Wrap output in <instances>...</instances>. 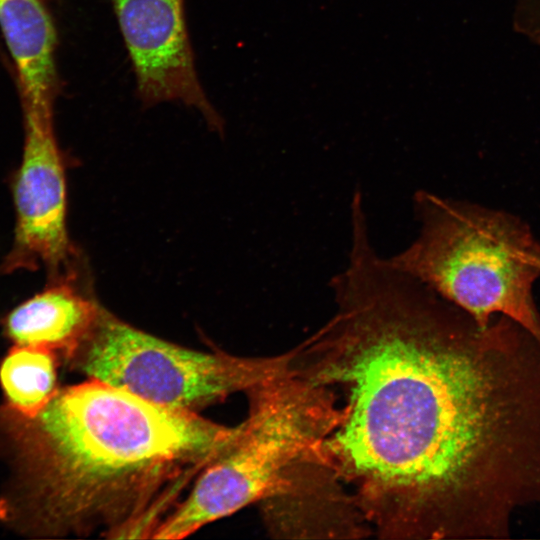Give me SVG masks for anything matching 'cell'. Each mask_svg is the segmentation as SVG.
I'll use <instances>...</instances> for the list:
<instances>
[{"mask_svg": "<svg viewBox=\"0 0 540 540\" xmlns=\"http://www.w3.org/2000/svg\"><path fill=\"white\" fill-rule=\"evenodd\" d=\"M335 310L292 348L310 451L382 539H506L540 507V342L481 324L350 232Z\"/></svg>", "mask_w": 540, "mask_h": 540, "instance_id": "6da1fadb", "label": "cell"}, {"mask_svg": "<svg viewBox=\"0 0 540 540\" xmlns=\"http://www.w3.org/2000/svg\"><path fill=\"white\" fill-rule=\"evenodd\" d=\"M239 431L94 379L58 389L33 416L0 405L11 470L0 519L33 537L151 538Z\"/></svg>", "mask_w": 540, "mask_h": 540, "instance_id": "7a4b0ae2", "label": "cell"}, {"mask_svg": "<svg viewBox=\"0 0 540 540\" xmlns=\"http://www.w3.org/2000/svg\"><path fill=\"white\" fill-rule=\"evenodd\" d=\"M418 232L388 259L481 324L506 316L540 342V241L511 213L418 190Z\"/></svg>", "mask_w": 540, "mask_h": 540, "instance_id": "3957f363", "label": "cell"}, {"mask_svg": "<svg viewBox=\"0 0 540 540\" xmlns=\"http://www.w3.org/2000/svg\"><path fill=\"white\" fill-rule=\"evenodd\" d=\"M249 411L230 445L196 478L151 539L185 538L259 502L317 437L312 393L288 367L246 392Z\"/></svg>", "mask_w": 540, "mask_h": 540, "instance_id": "277c9868", "label": "cell"}, {"mask_svg": "<svg viewBox=\"0 0 540 540\" xmlns=\"http://www.w3.org/2000/svg\"><path fill=\"white\" fill-rule=\"evenodd\" d=\"M292 350L243 357L187 349L101 311L67 362L89 379L153 404L194 411L252 387L285 370Z\"/></svg>", "mask_w": 540, "mask_h": 540, "instance_id": "5b68a950", "label": "cell"}, {"mask_svg": "<svg viewBox=\"0 0 540 540\" xmlns=\"http://www.w3.org/2000/svg\"><path fill=\"white\" fill-rule=\"evenodd\" d=\"M143 106L178 102L214 130L223 122L198 77L184 0H112Z\"/></svg>", "mask_w": 540, "mask_h": 540, "instance_id": "8992f818", "label": "cell"}, {"mask_svg": "<svg viewBox=\"0 0 540 540\" xmlns=\"http://www.w3.org/2000/svg\"><path fill=\"white\" fill-rule=\"evenodd\" d=\"M25 141L14 184L15 239L4 268L57 269L70 253L66 231V186L53 114L24 111Z\"/></svg>", "mask_w": 540, "mask_h": 540, "instance_id": "52a82bcc", "label": "cell"}, {"mask_svg": "<svg viewBox=\"0 0 540 540\" xmlns=\"http://www.w3.org/2000/svg\"><path fill=\"white\" fill-rule=\"evenodd\" d=\"M262 518L276 538H363L371 531L334 472L307 450L263 497Z\"/></svg>", "mask_w": 540, "mask_h": 540, "instance_id": "ba28073f", "label": "cell"}, {"mask_svg": "<svg viewBox=\"0 0 540 540\" xmlns=\"http://www.w3.org/2000/svg\"><path fill=\"white\" fill-rule=\"evenodd\" d=\"M0 27L14 61L24 111L53 114L60 91L57 35L44 0H0Z\"/></svg>", "mask_w": 540, "mask_h": 540, "instance_id": "9c48e42d", "label": "cell"}, {"mask_svg": "<svg viewBox=\"0 0 540 540\" xmlns=\"http://www.w3.org/2000/svg\"><path fill=\"white\" fill-rule=\"evenodd\" d=\"M100 310L68 283H57L28 299L4 322L16 345L61 353L67 360L93 327Z\"/></svg>", "mask_w": 540, "mask_h": 540, "instance_id": "30bf717a", "label": "cell"}, {"mask_svg": "<svg viewBox=\"0 0 540 540\" xmlns=\"http://www.w3.org/2000/svg\"><path fill=\"white\" fill-rule=\"evenodd\" d=\"M55 356L45 348L15 344L0 365L5 405L24 416L42 410L58 390Z\"/></svg>", "mask_w": 540, "mask_h": 540, "instance_id": "8fae6325", "label": "cell"}]
</instances>
